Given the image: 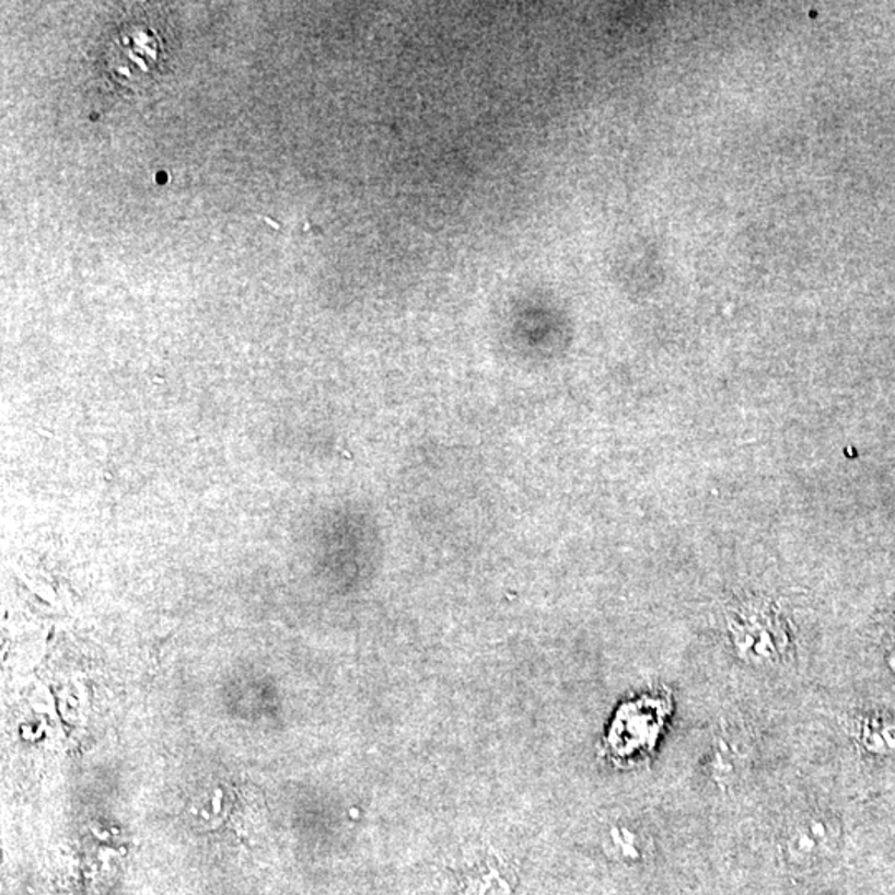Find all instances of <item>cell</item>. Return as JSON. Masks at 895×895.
<instances>
[{
  "mask_svg": "<svg viewBox=\"0 0 895 895\" xmlns=\"http://www.w3.org/2000/svg\"><path fill=\"white\" fill-rule=\"evenodd\" d=\"M733 646L743 662L775 665L787 650V636L768 607L742 608L730 623Z\"/></svg>",
  "mask_w": 895,
  "mask_h": 895,
  "instance_id": "6da1fadb",
  "label": "cell"
},
{
  "mask_svg": "<svg viewBox=\"0 0 895 895\" xmlns=\"http://www.w3.org/2000/svg\"><path fill=\"white\" fill-rule=\"evenodd\" d=\"M839 836V824L829 814L804 813L788 827L784 852L793 864H814L834 851Z\"/></svg>",
  "mask_w": 895,
  "mask_h": 895,
  "instance_id": "7a4b0ae2",
  "label": "cell"
},
{
  "mask_svg": "<svg viewBox=\"0 0 895 895\" xmlns=\"http://www.w3.org/2000/svg\"><path fill=\"white\" fill-rule=\"evenodd\" d=\"M746 753L735 740L718 739L708 753V771L718 787L732 788L740 782L746 769Z\"/></svg>",
  "mask_w": 895,
  "mask_h": 895,
  "instance_id": "3957f363",
  "label": "cell"
},
{
  "mask_svg": "<svg viewBox=\"0 0 895 895\" xmlns=\"http://www.w3.org/2000/svg\"><path fill=\"white\" fill-rule=\"evenodd\" d=\"M864 745L875 752L895 749V721H872L864 727Z\"/></svg>",
  "mask_w": 895,
  "mask_h": 895,
  "instance_id": "277c9868",
  "label": "cell"
}]
</instances>
